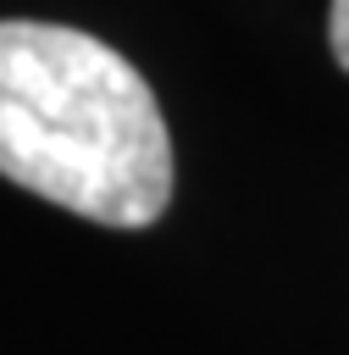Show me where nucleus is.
<instances>
[{"label":"nucleus","mask_w":349,"mask_h":355,"mask_svg":"<svg viewBox=\"0 0 349 355\" xmlns=\"http://www.w3.org/2000/svg\"><path fill=\"white\" fill-rule=\"evenodd\" d=\"M0 178L100 227L172 205V139L144 72L83 28L0 22Z\"/></svg>","instance_id":"obj_1"},{"label":"nucleus","mask_w":349,"mask_h":355,"mask_svg":"<svg viewBox=\"0 0 349 355\" xmlns=\"http://www.w3.org/2000/svg\"><path fill=\"white\" fill-rule=\"evenodd\" d=\"M327 44H332V61L349 72V0H332V11H327Z\"/></svg>","instance_id":"obj_2"}]
</instances>
